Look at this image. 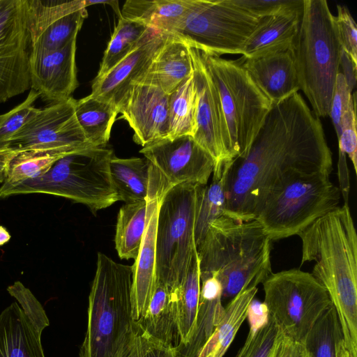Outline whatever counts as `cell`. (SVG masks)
<instances>
[{"label":"cell","mask_w":357,"mask_h":357,"mask_svg":"<svg viewBox=\"0 0 357 357\" xmlns=\"http://www.w3.org/2000/svg\"><path fill=\"white\" fill-rule=\"evenodd\" d=\"M75 112L88 142L93 147H105L119 114L116 107L89 95L75 100Z\"/></svg>","instance_id":"obj_32"},{"label":"cell","mask_w":357,"mask_h":357,"mask_svg":"<svg viewBox=\"0 0 357 357\" xmlns=\"http://www.w3.org/2000/svg\"><path fill=\"white\" fill-rule=\"evenodd\" d=\"M354 93L349 89L342 73L337 75L333 93L331 99L329 116L337 137L340 133L342 116L354 100Z\"/></svg>","instance_id":"obj_43"},{"label":"cell","mask_w":357,"mask_h":357,"mask_svg":"<svg viewBox=\"0 0 357 357\" xmlns=\"http://www.w3.org/2000/svg\"><path fill=\"white\" fill-rule=\"evenodd\" d=\"M271 240L255 219L239 221L222 215L211 223L197 252L200 279L215 277L222 298L263 283L273 273Z\"/></svg>","instance_id":"obj_3"},{"label":"cell","mask_w":357,"mask_h":357,"mask_svg":"<svg viewBox=\"0 0 357 357\" xmlns=\"http://www.w3.org/2000/svg\"><path fill=\"white\" fill-rule=\"evenodd\" d=\"M19 151L5 148L0 149V183H3L8 175L10 163Z\"/></svg>","instance_id":"obj_48"},{"label":"cell","mask_w":357,"mask_h":357,"mask_svg":"<svg viewBox=\"0 0 357 357\" xmlns=\"http://www.w3.org/2000/svg\"><path fill=\"white\" fill-rule=\"evenodd\" d=\"M112 149L92 147L68 154L42 176L15 186L0 189V199L25 194L62 197L88 206L93 212L118 202L109 163Z\"/></svg>","instance_id":"obj_7"},{"label":"cell","mask_w":357,"mask_h":357,"mask_svg":"<svg viewBox=\"0 0 357 357\" xmlns=\"http://www.w3.org/2000/svg\"><path fill=\"white\" fill-rule=\"evenodd\" d=\"M300 90L317 117L329 115L342 47L326 0H303L298 33L290 48Z\"/></svg>","instance_id":"obj_4"},{"label":"cell","mask_w":357,"mask_h":357,"mask_svg":"<svg viewBox=\"0 0 357 357\" xmlns=\"http://www.w3.org/2000/svg\"><path fill=\"white\" fill-rule=\"evenodd\" d=\"M303 6L261 19L242 52L245 58H256L291 48L298 33Z\"/></svg>","instance_id":"obj_24"},{"label":"cell","mask_w":357,"mask_h":357,"mask_svg":"<svg viewBox=\"0 0 357 357\" xmlns=\"http://www.w3.org/2000/svg\"><path fill=\"white\" fill-rule=\"evenodd\" d=\"M340 66H342V73L346 79L348 86L352 91L356 81V66L351 60L349 56L343 52L341 59Z\"/></svg>","instance_id":"obj_47"},{"label":"cell","mask_w":357,"mask_h":357,"mask_svg":"<svg viewBox=\"0 0 357 357\" xmlns=\"http://www.w3.org/2000/svg\"><path fill=\"white\" fill-rule=\"evenodd\" d=\"M261 19L248 14L231 0H192L169 34L208 53L242 54Z\"/></svg>","instance_id":"obj_10"},{"label":"cell","mask_w":357,"mask_h":357,"mask_svg":"<svg viewBox=\"0 0 357 357\" xmlns=\"http://www.w3.org/2000/svg\"><path fill=\"white\" fill-rule=\"evenodd\" d=\"M169 95L155 85L135 83L119 107L134 131L133 140L145 146L169 135Z\"/></svg>","instance_id":"obj_16"},{"label":"cell","mask_w":357,"mask_h":357,"mask_svg":"<svg viewBox=\"0 0 357 357\" xmlns=\"http://www.w3.org/2000/svg\"><path fill=\"white\" fill-rule=\"evenodd\" d=\"M149 340L150 336L137 326L136 331L127 340L116 357H142Z\"/></svg>","instance_id":"obj_44"},{"label":"cell","mask_w":357,"mask_h":357,"mask_svg":"<svg viewBox=\"0 0 357 357\" xmlns=\"http://www.w3.org/2000/svg\"><path fill=\"white\" fill-rule=\"evenodd\" d=\"M70 153H71L47 149L19 151L12 159L7 177L0 189H6L24 181L42 176L55 162Z\"/></svg>","instance_id":"obj_36"},{"label":"cell","mask_w":357,"mask_h":357,"mask_svg":"<svg viewBox=\"0 0 357 357\" xmlns=\"http://www.w3.org/2000/svg\"><path fill=\"white\" fill-rule=\"evenodd\" d=\"M201 185H174L160 200L155 243L156 283L171 289L181 283L197 249L195 224Z\"/></svg>","instance_id":"obj_9"},{"label":"cell","mask_w":357,"mask_h":357,"mask_svg":"<svg viewBox=\"0 0 357 357\" xmlns=\"http://www.w3.org/2000/svg\"><path fill=\"white\" fill-rule=\"evenodd\" d=\"M270 357H306L303 344L284 334L275 344Z\"/></svg>","instance_id":"obj_45"},{"label":"cell","mask_w":357,"mask_h":357,"mask_svg":"<svg viewBox=\"0 0 357 357\" xmlns=\"http://www.w3.org/2000/svg\"><path fill=\"white\" fill-rule=\"evenodd\" d=\"M269 316L282 333L303 343L331 301L311 273L291 268L272 273L262 283Z\"/></svg>","instance_id":"obj_11"},{"label":"cell","mask_w":357,"mask_h":357,"mask_svg":"<svg viewBox=\"0 0 357 357\" xmlns=\"http://www.w3.org/2000/svg\"><path fill=\"white\" fill-rule=\"evenodd\" d=\"M169 35L152 29L146 38L123 60L106 74L94 78L90 95L113 104L119 111L129 89L146 73Z\"/></svg>","instance_id":"obj_17"},{"label":"cell","mask_w":357,"mask_h":357,"mask_svg":"<svg viewBox=\"0 0 357 357\" xmlns=\"http://www.w3.org/2000/svg\"><path fill=\"white\" fill-rule=\"evenodd\" d=\"M191 3L192 0H127L121 10V17L169 33Z\"/></svg>","instance_id":"obj_28"},{"label":"cell","mask_w":357,"mask_h":357,"mask_svg":"<svg viewBox=\"0 0 357 357\" xmlns=\"http://www.w3.org/2000/svg\"><path fill=\"white\" fill-rule=\"evenodd\" d=\"M236 61L273 105L300 90L290 49L256 58L241 56Z\"/></svg>","instance_id":"obj_21"},{"label":"cell","mask_w":357,"mask_h":357,"mask_svg":"<svg viewBox=\"0 0 357 357\" xmlns=\"http://www.w3.org/2000/svg\"><path fill=\"white\" fill-rule=\"evenodd\" d=\"M157 169L168 189L182 183L207 185L215 161L190 135L158 139L139 151Z\"/></svg>","instance_id":"obj_14"},{"label":"cell","mask_w":357,"mask_h":357,"mask_svg":"<svg viewBox=\"0 0 357 357\" xmlns=\"http://www.w3.org/2000/svg\"><path fill=\"white\" fill-rule=\"evenodd\" d=\"M257 291V287L248 288L230 301L221 321L197 357H223L247 318L248 307Z\"/></svg>","instance_id":"obj_30"},{"label":"cell","mask_w":357,"mask_h":357,"mask_svg":"<svg viewBox=\"0 0 357 357\" xmlns=\"http://www.w3.org/2000/svg\"><path fill=\"white\" fill-rule=\"evenodd\" d=\"M26 0H0V103L31 88Z\"/></svg>","instance_id":"obj_13"},{"label":"cell","mask_w":357,"mask_h":357,"mask_svg":"<svg viewBox=\"0 0 357 357\" xmlns=\"http://www.w3.org/2000/svg\"><path fill=\"white\" fill-rule=\"evenodd\" d=\"M342 339L340 324L332 304L319 316L302 344L306 357H336V345Z\"/></svg>","instance_id":"obj_37"},{"label":"cell","mask_w":357,"mask_h":357,"mask_svg":"<svg viewBox=\"0 0 357 357\" xmlns=\"http://www.w3.org/2000/svg\"><path fill=\"white\" fill-rule=\"evenodd\" d=\"M10 234L7 229L0 225V246L8 242L10 239Z\"/></svg>","instance_id":"obj_51"},{"label":"cell","mask_w":357,"mask_h":357,"mask_svg":"<svg viewBox=\"0 0 357 357\" xmlns=\"http://www.w3.org/2000/svg\"><path fill=\"white\" fill-rule=\"evenodd\" d=\"M332 169L321 122L296 92L272 105L247 154L231 162L224 215L254 220L282 179L296 173L330 174Z\"/></svg>","instance_id":"obj_1"},{"label":"cell","mask_w":357,"mask_h":357,"mask_svg":"<svg viewBox=\"0 0 357 357\" xmlns=\"http://www.w3.org/2000/svg\"><path fill=\"white\" fill-rule=\"evenodd\" d=\"M30 53L62 48L77 38L88 13L84 0H26Z\"/></svg>","instance_id":"obj_15"},{"label":"cell","mask_w":357,"mask_h":357,"mask_svg":"<svg viewBox=\"0 0 357 357\" xmlns=\"http://www.w3.org/2000/svg\"><path fill=\"white\" fill-rule=\"evenodd\" d=\"M356 100V92H354L353 101L342 116L340 133L337 138L339 152L348 155L352 162L354 172L357 174V123Z\"/></svg>","instance_id":"obj_40"},{"label":"cell","mask_w":357,"mask_h":357,"mask_svg":"<svg viewBox=\"0 0 357 357\" xmlns=\"http://www.w3.org/2000/svg\"><path fill=\"white\" fill-rule=\"evenodd\" d=\"M336 357H350V355L344 347L343 339L340 340L336 345Z\"/></svg>","instance_id":"obj_50"},{"label":"cell","mask_w":357,"mask_h":357,"mask_svg":"<svg viewBox=\"0 0 357 357\" xmlns=\"http://www.w3.org/2000/svg\"><path fill=\"white\" fill-rule=\"evenodd\" d=\"M231 161L215 165L211 183L200 186L195 224L196 248L204 240L211 223L225 215L227 177Z\"/></svg>","instance_id":"obj_29"},{"label":"cell","mask_w":357,"mask_h":357,"mask_svg":"<svg viewBox=\"0 0 357 357\" xmlns=\"http://www.w3.org/2000/svg\"><path fill=\"white\" fill-rule=\"evenodd\" d=\"M76 40L54 51L30 53L31 89L44 101L68 99L77 87Z\"/></svg>","instance_id":"obj_18"},{"label":"cell","mask_w":357,"mask_h":357,"mask_svg":"<svg viewBox=\"0 0 357 357\" xmlns=\"http://www.w3.org/2000/svg\"><path fill=\"white\" fill-rule=\"evenodd\" d=\"M235 357H239V354L237 352L236 355L235 356Z\"/></svg>","instance_id":"obj_52"},{"label":"cell","mask_w":357,"mask_h":357,"mask_svg":"<svg viewBox=\"0 0 357 357\" xmlns=\"http://www.w3.org/2000/svg\"><path fill=\"white\" fill-rule=\"evenodd\" d=\"M340 195L329 174L296 173L274 187L255 219L271 241L285 238L339 206Z\"/></svg>","instance_id":"obj_8"},{"label":"cell","mask_w":357,"mask_h":357,"mask_svg":"<svg viewBox=\"0 0 357 357\" xmlns=\"http://www.w3.org/2000/svg\"><path fill=\"white\" fill-rule=\"evenodd\" d=\"M142 357H176L175 348L165 344L151 337Z\"/></svg>","instance_id":"obj_46"},{"label":"cell","mask_w":357,"mask_h":357,"mask_svg":"<svg viewBox=\"0 0 357 357\" xmlns=\"http://www.w3.org/2000/svg\"><path fill=\"white\" fill-rule=\"evenodd\" d=\"M193 72L189 45L169 34L146 73L135 83L155 85L169 95Z\"/></svg>","instance_id":"obj_23"},{"label":"cell","mask_w":357,"mask_h":357,"mask_svg":"<svg viewBox=\"0 0 357 357\" xmlns=\"http://www.w3.org/2000/svg\"><path fill=\"white\" fill-rule=\"evenodd\" d=\"M198 310L193 333L184 346L175 348L176 357H197L221 321L225 307L222 304V287L214 276L200 279Z\"/></svg>","instance_id":"obj_26"},{"label":"cell","mask_w":357,"mask_h":357,"mask_svg":"<svg viewBox=\"0 0 357 357\" xmlns=\"http://www.w3.org/2000/svg\"><path fill=\"white\" fill-rule=\"evenodd\" d=\"M85 6H88L97 4H107L113 9L119 19L121 17V10L117 0H84Z\"/></svg>","instance_id":"obj_49"},{"label":"cell","mask_w":357,"mask_h":357,"mask_svg":"<svg viewBox=\"0 0 357 357\" xmlns=\"http://www.w3.org/2000/svg\"><path fill=\"white\" fill-rule=\"evenodd\" d=\"M298 235L301 264L315 262L311 274L328 294L350 357H357V234L348 204L317 219Z\"/></svg>","instance_id":"obj_2"},{"label":"cell","mask_w":357,"mask_h":357,"mask_svg":"<svg viewBox=\"0 0 357 357\" xmlns=\"http://www.w3.org/2000/svg\"><path fill=\"white\" fill-rule=\"evenodd\" d=\"M148 201L124 204L119 210L115 248L121 259L135 260L142 243L147 220Z\"/></svg>","instance_id":"obj_33"},{"label":"cell","mask_w":357,"mask_h":357,"mask_svg":"<svg viewBox=\"0 0 357 357\" xmlns=\"http://www.w3.org/2000/svg\"><path fill=\"white\" fill-rule=\"evenodd\" d=\"M194 48L217 94L229 158H243L273 103L236 60Z\"/></svg>","instance_id":"obj_6"},{"label":"cell","mask_w":357,"mask_h":357,"mask_svg":"<svg viewBox=\"0 0 357 357\" xmlns=\"http://www.w3.org/2000/svg\"><path fill=\"white\" fill-rule=\"evenodd\" d=\"M196 107L197 92L192 74L169 95L168 138L195 135Z\"/></svg>","instance_id":"obj_34"},{"label":"cell","mask_w":357,"mask_h":357,"mask_svg":"<svg viewBox=\"0 0 357 357\" xmlns=\"http://www.w3.org/2000/svg\"><path fill=\"white\" fill-rule=\"evenodd\" d=\"M39 94L31 89L26 99L8 112L0 115V149L8 148L13 136L24 126L35 109Z\"/></svg>","instance_id":"obj_38"},{"label":"cell","mask_w":357,"mask_h":357,"mask_svg":"<svg viewBox=\"0 0 357 357\" xmlns=\"http://www.w3.org/2000/svg\"><path fill=\"white\" fill-rule=\"evenodd\" d=\"M161 197L148 201L147 220L140 250L134 264L132 316L135 322L145 315L156 287L155 243L158 206Z\"/></svg>","instance_id":"obj_22"},{"label":"cell","mask_w":357,"mask_h":357,"mask_svg":"<svg viewBox=\"0 0 357 357\" xmlns=\"http://www.w3.org/2000/svg\"><path fill=\"white\" fill-rule=\"evenodd\" d=\"M75 102L71 96L43 108L35 107L10 139L8 148L19 151L47 149L68 153L92 148L77 120Z\"/></svg>","instance_id":"obj_12"},{"label":"cell","mask_w":357,"mask_h":357,"mask_svg":"<svg viewBox=\"0 0 357 357\" xmlns=\"http://www.w3.org/2000/svg\"><path fill=\"white\" fill-rule=\"evenodd\" d=\"M109 169L118 201L126 204L149 201L169 190L159 172L145 157L119 158L114 155Z\"/></svg>","instance_id":"obj_20"},{"label":"cell","mask_w":357,"mask_h":357,"mask_svg":"<svg viewBox=\"0 0 357 357\" xmlns=\"http://www.w3.org/2000/svg\"><path fill=\"white\" fill-rule=\"evenodd\" d=\"M133 269L98 252L79 357H116L136 331L132 316Z\"/></svg>","instance_id":"obj_5"},{"label":"cell","mask_w":357,"mask_h":357,"mask_svg":"<svg viewBox=\"0 0 357 357\" xmlns=\"http://www.w3.org/2000/svg\"><path fill=\"white\" fill-rule=\"evenodd\" d=\"M136 324L152 338L177 347L179 335L174 290L162 283H156L148 310Z\"/></svg>","instance_id":"obj_27"},{"label":"cell","mask_w":357,"mask_h":357,"mask_svg":"<svg viewBox=\"0 0 357 357\" xmlns=\"http://www.w3.org/2000/svg\"><path fill=\"white\" fill-rule=\"evenodd\" d=\"M232 3L256 18L272 17L301 8L303 0H231Z\"/></svg>","instance_id":"obj_41"},{"label":"cell","mask_w":357,"mask_h":357,"mask_svg":"<svg viewBox=\"0 0 357 357\" xmlns=\"http://www.w3.org/2000/svg\"><path fill=\"white\" fill-rule=\"evenodd\" d=\"M40 337L17 302L0 313V357H45Z\"/></svg>","instance_id":"obj_25"},{"label":"cell","mask_w":357,"mask_h":357,"mask_svg":"<svg viewBox=\"0 0 357 357\" xmlns=\"http://www.w3.org/2000/svg\"><path fill=\"white\" fill-rule=\"evenodd\" d=\"M337 15L335 17L339 38L343 52L357 66V26L349 9L344 6H337Z\"/></svg>","instance_id":"obj_42"},{"label":"cell","mask_w":357,"mask_h":357,"mask_svg":"<svg viewBox=\"0 0 357 357\" xmlns=\"http://www.w3.org/2000/svg\"><path fill=\"white\" fill-rule=\"evenodd\" d=\"M151 29L139 21L120 17L104 52L96 77L106 74L133 51Z\"/></svg>","instance_id":"obj_35"},{"label":"cell","mask_w":357,"mask_h":357,"mask_svg":"<svg viewBox=\"0 0 357 357\" xmlns=\"http://www.w3.org/2000/svg\"><path fill=\"white\" fill-rule=\"evenodd\" d=\"M200 288L199 263L196 249L192 253L183 280L177 288L173 289L179 335L178 347L185 345L193 333L199 302Z\"/></svg>","instance_id":"obj_31"},{"label":"cell","mask_w":357,"mask_h":357,"mask_svg":"<svg viewBox=\"0 0 357 357\" xmlns=\"http://www.w3.org/2000/svg\"><path fill=\"white\" fill-rule=\"evenodd\" d=\"M7 291L17 300L36 329L42 333L50 325V321L44 308L32 292L20 281L8 286Z\"/></svg>","instance_id":"obj_39"},{"label":"cell","mask_w":357,"mask_h":357,"mask_svg":"<svg viewBox=\"0 0 357 357\" xmlns=\"http://www.w3.org/2000/svg\"><path fill=\"white\" fill-rule=\"evenodd\" d=\"M189 48L197 92L196 132L193 138L211 155L215 165L231 161L227 151L225 132L217 94L195 49L190 46Z\"/></svg>","instance_id":"obj_19"}]
</instances>
